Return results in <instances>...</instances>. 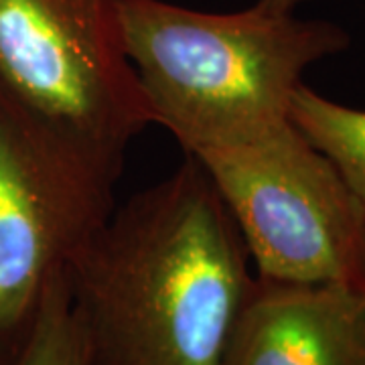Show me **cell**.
Instances as JSON below:
<instances>
[{"mask_svg": "<svg viewBox=\"0 0 365 365\" xmlns=\"http://www.w3.org/2000/svg\"><path fill=\"white\" fill-rule=\"evenodd\" d=\"M86 365H222L254 276L191 155L114 205L66 266Z\"/></svg>", "mask_w": 365, "mask_h": 365, "instance_id": "obj_1", "label": "cell"}, {"mask_svg": "<svg viewBox=\"0 0 365 365\" xmlns=\"http://www.w3.org/2000/svg\"><path fill=\"white\" fill-rule=\"evenodd\" d=\"M112 6L153 122L185 153L244 140L288 120L307 69L351 45L337 23L258 2L237 13L169 0H112Z\"/></svg>", "mask_w": 365, "mask_h": 365, "instance_id": "obj_2", "label": "cell"}, {"mask_svg": "<svg viewBox=\"0 0 365 365\" xmlns=\"http://www.w3.org/2000/svg\"><path fill=\"white\" fill-rule=\"evenodd\" d=\"M0 88L116 182L130 143L155 124L112 0H0Z\"/></svg>", "mask_w": 365, "mask_h": 365, "instance_id": "obj_3", "label": "cell"}, {"mask_svg": "<svg viewBox=\"0 0 365 365\" xmlns=\"http://www.w3.org/2000/svg\"><path fill=\"white\" fill-rule=\"evenodd\" d=\"M256 276L365 292V207L290 118L244 140L195 148Z\"/></svg>", "mask_w": 365, "mask_h": 365, "instance_id": "obj_4", "label": "cell"}, {"mask_svg": "<svg viewBox=\"0 0 365 365\" xmlns=\"http://www.w3.org/2000/svg\"><path fill=\"white\" fill-rule=\"evenodd\" d=\"M114 185L0 88V365L23 355L53 278L116 205Z\"/></svg>", "mask_w": 365, "mask_h": 365, "instance_id": "obj_5", "label": "cell"}, {"mask_svg": "<svg viewBox=\"0 0 365 365\" xmlns=\"http://www.w3.org/2000/svg\"><path fill=\"white\" fill-rule=\"evenodd\" d=\"M222 365H365V292L254 276Z\"/></svg>", "mask_w": 365, "mask_h": 365, "instance_id": "obj_6", "label": "cell"}, {"mask_svg": "<svg viewBox=\"0 0 365 365\" xmlns=\"http://www.w3.org/2000/svg\"><path fill=\"white\" fill-rule=\"evenodd\" d=\"M288 118L337 167L365 207V110L339 104L302 83Z\"/></svg>", "mask_w": 365, "mask_h": 365, "instance_id": "obj_7", "label": "cell"}, {"mask_svg": "<svg viewBox=\"0 0 365 365\" xmlns=\"http://www.w3.org/2000/svg\"><path fill=\"white\" fill-rule=\"evenodd\" d=\"M16 365H86V345L69 300L66 270L47 288L39 321Z\"/></svg>", "mask_w": 365, "mask_h": 365, "instance_id": "obj_8", "label": "cell"}, {"mask_svg": "<svg viewBox=\"0 0 365 365\" xmlns=\"http://www.w3.org/2000/svg\"><path fill=\"white\" fill-rule=\"evenodd\" d=\"M260 6L276 13H294L300 4L309 2V0H256Z\"/></svg>", "mask_w": 365, "mask_h": 365, "instance_id": "obj_9", "label": "cell"}]
</instances>
